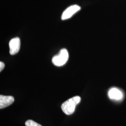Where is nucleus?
Here are the masks:
<instances>
[{
  "label": "nucleus",
  "instance_id": "nucleus-7",
  "mask_svg": "<svg viewBox=\"0 0 126 126\" xmlns=\"http://www.w3.org/2000/svg\"><path fill=\"white\" fill-rule=\"evenodd\" d=\"M26 126H42L40 124L37 123L36 122H34L31 120H29L25 122Z\"/></svg>",
  "mask_w": 126,
  "mask_h": 126
},
{
  "label": "nucleus",
  "instance_id": "nucleus-2",
  "mask_svg": "<svg viewBox=\"0 0 126 126\" xmlns=\"http://www.w3.org/2000/svg\"><path fill=\"white\" fill-rule=\"evenodd\" d=\"M69 59V53L67 50L62 49L59 54L54 56L52 59L53 64L57 66H61L65 64Z\"/></svg>",
  "mask_w": 126,
  "mask_h": 126
},
{
  "label": "nucleus",
  "instance_id": "nucleus-1",
  "mask_svg": "<svg viewBox=\"0 0 126 126\" xmlns=\"http://www.w3.org/2000/svg\"><path fill=\"white\" fill-rule=\"evenodd\" d=\"M81 98L76 96L68 99L61 105V109L63 113L67 115H70L74 113L77 105L80 102Z\"/></svg>",
  "mask_w": 126,
  "mask_h": 126
},
{
  "label": "nucleus",
  "instance_id": "nucleus-6",
  "mask_svg": "<svg viewBox=\"0 0 126 126\" xmlns=\"http://www.w3.org/2000/svg\"><path fill=\"white\" fill-rule=\"evenodd\" d=\"M108 96L111 99L114 100H121L123 97V93L121 90L116 88H112L108 92Z\"/></svg>",
  "mask_w": 126,
  "mask_h": 126
},
{
  "label": "nucleus",
  "instance_id": "nucleus-8",
  "mask_svg": "<svg viewBox=\"0 0 126 126\" xmlns=\"http://www.w3.org/2000/svg\"><path fill=\"white\" fill-rule=\"evenodd\" d=\"M5 67V64L2 62H0V71L1 72V71L4 69Z\"/></svg>",
  "mask_w": 126,
  "mask_h": 126
},
{
  "label": "nucleus",
  "instance_id": "nucleus-3",
  "mask_svg": "<svg viewBox=\"0 0 126 126\" xmlns=\"http://www.w3.org/2000/svg\"><path fill=\"white\" fill-rule=\"evenodd\" d=\"M80 9L81 8L77 5L71 6L63 11L61 16V19L64 20L71 18L73 15L80 10Z\"/></svg>",
  "mask_w": 126,
  "mask_h": 126
},
{
  "label": "nucleus",
  "instance_id": "nucleus-5",
  "mask_svg": "<svg viewBox=\"0 0 126 126\" xmlns=\"http://www.w3.org/2000/svg\"><path fill=\"white\" fill-rule=\"evenodd\" d=\"M14 98L12 96L0 95V108H6L11 105L14 102Z\"/></svg>",
  "mask_w": 126,
  "mask_h": 126
},
{
  "label": "nucleus",
  "instance_id": "nucleus-4",
  "mask_svg": "<svg viewBox=\"0 0 126 126\" xmlns=\"http://www.w3.org/2000/svg\"><path fill=\"white\" fill-rule=\"evenodd\" d=\"M21 46L20 39L19 37H15L9 42V53L12 55L17 53Z\"/></svg>",
  "mask_w": 126,
  "mask_h": 126
}]
</instances>
